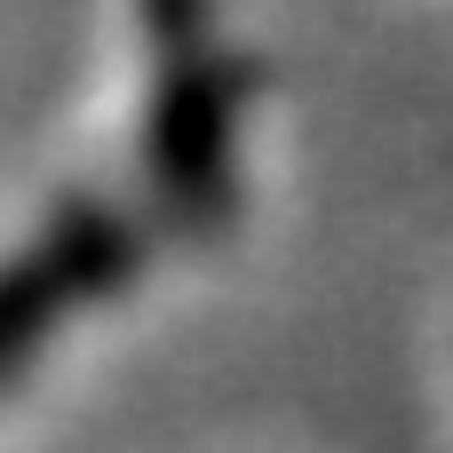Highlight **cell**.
<instances>
[{"instance_id": "obj_1", "label": "cell", "mask_w": 453, "mask_h": 453, "mask_svg": "<svg viewBox=\"0 0 453 453\" xmlns=\"http://www.w3.org/2000/svg\"><path fill=\"white\" fill-rule=\"evenodd\" d=\"M207 24L167 32V72H159V127H151V159H159V191L183 215H215L223 207V127H231V96L223 72L207 56Z\"/></svg>"}, {"instance_id": "obj_2", "label": "cell", "mask_w": 453, "mask_h": 453, "mask_svg": "<svg viewBox=\"0 0 453 453\" xmlns=\"http://www.w3.org/2000/svg\"><path fill=\"white\" fill-rule=\"evenodd\" d=\"M135 263V239L111 223V215H64L16 271H0V374L72 311V303H88L96 287H111L119 271Z\"/></svg>"}]
</instances>
